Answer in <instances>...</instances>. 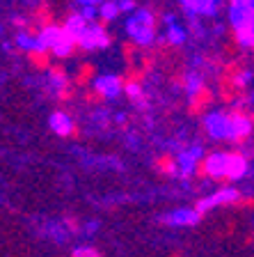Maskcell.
Returning <instances> with one entry per match:
<instances>
[{
	"mask_svg": "<svg viewBox=\"0 0 254 257\" xmlns=\"http://www.w3.org/2000/svg\"><path fill=\"white\" fill-rule=\"evenodd\" d=\"M160 26H163V19H156L151 12L142 10V12H138V14L133 16L131 21H128L126 30H128V35H131L135 42H140V44L147 46V44L156 42Z\"/></svg>",
	"mask_w": 254,
	"mask_h": 257,
	"instance_id": "obj_1",
	"label": "cell"
},
{
	"mask_svg": "<svg viewBox=\"0 0 254 257\" xmlns=\"http://www.w3.org/2000/svg\"><path fill=\"white\" fill-rule=\"evenodd\" d=\"M96 76V64L94 62H87V60H83V62L78 64V69H76V74H74V83L78 87H87L92 83V78Z\"/></svg>",
	"mask_w": 254,
	"mask_h": 257,
	"instance_id": "obj_14",
	"label": "cell"
},
{
	"mask_svg": "<svg viewBox=\"0 0 254 257\" xmlns=\"http://www.w3.org/2000/svg\"><path fill=\"white\" fill-rule=\"evenodd\" d=\"M30 19L37 23L42 30H48V28L55 26V14H53V10H51V5H48L46 0H42V3H37V5L32 7Z\"/></svg>",
	"mask_w": 254,
	"mask_h": 257,
	"instance_id": "obj_9",
	"label": "cell"
},
{
	"mask_svg": "<svg viewBox=\"0 0 254 257\" xmlns=\"http://www.w3.org/2000/svg\"><path fill=\"white\" fill-rule=\"evenodd\" d=\"M83 101L87 103V106H99V103H103L106 101V94L99 90V87H85V92H83Z\"/></svg>",
	"mask_w": 254,
	"mask_h": 257,
	"instance_id": "obj_23",
	"label": "cell"
},
{
	"mask_svg": "<svg viewBox=\"0 0 254 257\" xmlns=\"http://www.w3.org/2000/svg\"><path fill=\"white\" fill-rule=\"evenodd\" d=\"M183 7L192 14H213L217 0H183Z\"/></svg>",
	"mask_w": 254,
	"mask_h": 257,
	"instance_id": "obj_18",
	"label": "cell"
},
{
	"mask_svg": "<svg viewBox=\"0 0 254 257\" xmlns=\"http://www.w3.org/2000/svg\"><path fill=\"white\" fill-rule=\"evenodd\" d=\"M122 12V7H119V3H103L101 5V14L108 16V19H115L117 14Z\"/></svg>",
	"mask_w": 254,
	"mask_h": 257,
	"instance_id": "obj_24",
	"label": "cell"
},
{
	"mask_svg": "<svg viewBox=\"0 0 254 257\" xmlns=\"http://www.w3.org/2000/svg\"><path fill=\"white\" fill-rule=\"evenodd\" d=\"M204 128L213 138H231L233 134V119L227 115V110H220V112H211L206 119H204Z\"/></svg>",
	"mask_w": 254,
	"mask_h": 257,
	"instance_id": "obj_4",
	"label": "cell"
},
{
	"mask_svg": "<svg viewBox=\"0 0 254 257\" xmlns=\"http://www.w3.org/2000/svg\"><path fill=\"white\" fill-rule=\"evenodd\" d=\"M213 101H215V92H213L206 83H201L199 87H195V90L190 92L188 112H190L192 117H199V115H204V112L213 106Z\"/></svg>",
	"mask_w": 254,
	"mask_h": 257,
	"instance_id": "obj_3",
	"label": "cell"
},
{
	"mask_svg": "<svg viewBox=\"0 0 254 257\" xmlns=\"http://www.w3.org/2000/svg\"><path fill=\"white\" fill-rule=\"evenodd\" d=\"M247 172V156L243 152L233 150L224 154V175L217 179L220 184H229V182H236L240 177Z\"/></svg>",
	"mask_w": 254,
	"mask_h": 257,
	"instance_id": "obj_2",
	"label": "cell"
},
{
	"mask_svg": "<svg viewBox=\"0 0 254 257\" xmlns=\"http://www.w3.org/2000/svg\"><path fill=\"white\" fill-rule=\"evenodd\" d=\"M144 78H147V71L142 67H135V64H128L126 71L122 74V83H124V90L128 85H142Z\"/></svg>",
	"mask_w": 254,
	"mask_h": 257,
	"instance_id": "obj_17",
	"label": "cell"
},
{
	"mask_svg": "<svg viewBox=\"0 0 254 257\" xmlns=\"http://www.w3.org/2000/svg\"><path fill=\"white\" fill-rule=\"evenodd\" d=\"M119 7H122V12L124 10H133V7H135V3H133V0H119Z\"/></svg>",
	"mask_w": 254,
	"mask_h": 257,
	"instance_id": "obj_30",
	"label": "cell"
},
{
	"mask_svg": "<svg viewBox=\"0 0 254 257\" xmlns=\"http://www.w3.org/2000/svg\"><path fill=\"white\" fill-rule=\"evenodd\" d=\"M165 37H167L172 44H181V42H183V32H181V30H176V28H169V30H167V35H165Z\"/></svg>",
	"mask_w": 254,
	"mask_h": 257,
	"instance_id": "obj_27",
	"label": "cell"
},
{
	"mask_svg": "<svg viewBox=\"0 0 254 257\" xmlns=\"http://www.w3.org/2000/svg\"><path fill=\"white\" fill-rule=\"evenodd\" d=\"M206 163H208V175H211V179H220V177L224 175V154H208Z\"/></svg>",
	"mask_w": 254,
	"mask_h": 257,
	"instance_id": "obj_19",
	"label": "cell"
},
{
	"mask_svg": "<svg viewBox=\"0 0 254 257\" xmlns=\"http://www.w3.org/2000/svg\"><path fill=\"white\" fill-rule=\"evenodd\" d=\"M76 83L74 80H67L64 85H60V87H55V99H58L60 103H69L71 99L76 96Z\"/></svg>",
	"mask_w": 254,
	"mask_h": 257,
	"instance_id": "obj_21",
	"label": "cell"
},
{
	"mask_svg": "<svg viewBox=\"0 0 254 257\" xmlns=\"http://www.w3.org/2000/svg\"><path fill=\"white\" fill-rule=\"evenodd\" d=\"M240 198V193L236 191V188H220L217 193H213V195H208V198L199 200V202L195 204V209L199 211V214H206L208 209L213 207H233V202Z\"/></svg>",
	"mask_w": 254,
	"mask_h": 257,
	"instance_id": "obj_5",
	"label": "cell"
},
{
	"mask_svg": "<svg viewBox=\"0 0 254 257\" xmlns=\"http://www.w3.org/2000/svg\"><path fill=\"white\" fill-rule=\"evenodd\" d=\"M71 138H80V126L74 122V128H71Z\"/></svg>",
	"mask_w": 254,
	"mask_h": 257,
	"instance_id": "obj_31",
	"label": "cell"
},
{
	"mask_svg": "<svg viewBox=\"0 0 254 257\" xmlns=\"http://www.w3.org/2000/svg\"><path fill=\"white\" fill-rule=\"evenodd\" d=\"M48 80H51V90L55 92V87L64 85L69 76H67V69H64V64H53L51 69H48Z\"/></svg>",
	"mask_w": 254,
	"mask_h": 257,
	"instance_id": "obj_20",
	"label": "cell"
},
{
	"mask_svg": "<svg viewBox=\"0 0 254 257\" xmlns=\"http://www.w3.org/2000/svg\"><path fill=\"white\" fill-rule=\"evenodd\" d=\"M71 257H101V252L92 246H83V248H76V250L71 252Z\"/></svg>",
	"mask_w": 254,
	"mask_h": 257,
	"instance_id": "obj_25",
	"label": "cell"
},
{
	"mask_svg": "<svg viewBox=\"0 0 254 257\" xmlns=\"http://www.w3.org/2000/svg\"><path fill=\"white\" fill-rule=\"evenodd\" d=\"M201 216L197 209H179V211H172V214L160 216V223L163 225H197L201 220Z\"/></svg>",
	"mask_w": 254,
	"mask_h": 257,
	"instance_id": "obj_7",
	"label": "cell"
},
{
	"mask_svg": "<svg viewBox=\"0 0 254 257\" xmlns=\"http://www.w3.org/2000/svg\"><path fill=\"white\" fill-rule=\"evenodd\" d=\"M254 0H229V5H231V10H243V7H249Z\"/></svg>",
	"mask_w": 254,
	"mask_h": 257,
	"instance_id": "obj_29",
	"label": "cell"
},
{
	"mask_svg": "<svg viewBox=\"0 0 254 257\" xmlns=\"http://www.w3.org/2000/svg\"><path fill=\"white\" fill-rule=\"evenodd\" d=\"M124 94L128 96V101H131L133 106L138 108V110H147V106H149V94L144 92L142 85H128L126 90H124Z\"/></svg>",
	"mask_w": 254,
	"mask_h": 257,
	"instance_id": "obj_16",
	"label": "cell"
},
{
	"mask_svg": "<svg viewBox=\"0 0 254 257\" xmlns=\"http://www.w3.org/2000/svg\"><path fill=\"white\" fill-rule=\"evenodd\" d=\"M96 87H99V90L103 92L106 96H117V94H122V90H124L122 76H101V78L96 80Z\"/></svg>",
	"mask_w": 254,
	"mask_h": 257,
	"instance_id": "obj_13",
	"label": "cell"
},
{
	"mask_svg": "<svg viewBox=\"0 0 254 257\" xmlns=\"http://www.w3.org/2000/svg\"><path fill=\"white\" fill-rule=\"evenodd\" d=\"M83 44L87 46V51H99V48H108L112 44V35L103 28H96V26H90L85 35H80Z\"/></svg>",
	"mask_w": 254,
	"mask_h": 257,
	"instance_id": "obj_6",
	"label": "cell"
},
{
	"mask_svg": "<svg viewBox=\"0 0 254 257\" xmlns=\"http://www.w3.org/2000/svg\"><path fill=\"white\" fill-rule=\"evenodd\" d=\"M195 175H197V179H211L206 159H199V163H197V168H195Z\"/></svg>",
	"mask_w": 254,
	"mask_h": 257,
	"instance_id": "obj_26",
	"label": "cell"
},
{
	"mask_svg": "<svg viewBox=\"0 0 254 257\" xmlns=\"http://www.w3.org/2000/svg\"><path fill=\"white\" fill-rule=\"evenodd\" d=\"M154 166H156V170H158L160 175H167V177H174V175H179L181 172L179 159H176L172 152H163L160 156H156Z\"/></svg>",
	"mask_w": 254,
	"mask_h": 257,
	"instance_id": "obj_12",
	"label": "cell"
},
{
	"mask_svg": "<svg viewBox=\"0 0 254 257\" xmlns=\"http://www.w3.org/2000/svg\"><path fill=\"white\" fill-rule=\"evenodd\" d=\"M60 26H64L71 35L80 37V35H85L87 28H90V16L87 14H76V12H67V14H64V21L60 23Z\"/></svg>",
	"mask_w": 254,
	"mask_h": 257,
	"instance_id": "obj_11",
	"label": "cell"
},
{
	"mask_svg": "<svg viewBox=\"0 0 254 257\" xmlns=\"http://www.w3.org/2000/svg\"><path fill=\"white\" fill-rule=\"evenodd\" d=\"M140 48H142V44H140V42H135V39H126V42L122 44L124 60H126L128 64H133V60L140 58Z\"/></svg>",
	"mask_w": 254,
	"mask_h": 257,
	"instance_id": "obj_22",
	"label": "cell"
},
{
	"mask_svg": "<svg viewBox=\"0 0 254 257\" xmlns=\"http://www.w3.org/2000/svg\"><path fill=\"white\" fill-rule=\"evenodd\" d=\"M51 55H53V51L39 46V44L37 46H32L30 51H26V58H28V62H30V67L32 69H37V71H48L51 67H53Z\"/></svg>",
	"mask_w": 254,
	"mask_h": 257,
	"instance_id": "obj_8",
	"label": "cell"
},
{
	"mask_svg": "<svg viewBox=\"0 0 254 257\" xmlns=\"http://www.w3.org/2000/svg\"><path fill=\"white\" fill-rule=\"evenodd\" d=\"M197 163H199V147H188V150H181L179 154V168H181V179H188V177L195 172Z\"/></svg>",
	"mask_w": 254,
	"mask_h": 257,
	"instance_id": "obj_10",
	"label": "cell"
},
{
	"mask_svg": "<svg viewBox=\"0 0 254 257\" xmlns=\"http://www.w3.org/2000/svg\"><path fill=\"white\" fill-rule=\"evenodd\" d=\"M51 128H53L58 136H71V128H74V122H71V117L67 115V112L62 110H55L53 115H51Z\"/></svg>",
	"mask_w": 254,
	"mask_h": 257,
	"instance_id": "obj_15",
	"label": "cell"
},
{
	"mask_svg": "<svg viewBox=\"0 0 254 257\" xmlns=\"http://www.w3.org/2000/svg\"><path fill=\"white\" fill-rule=\"evenodd\" d=\"M233 207L236 209H252L254 207V198H238L236 202H233Z\"/></svg>",
	"mask_w": 254,
	"mask_h": 257,
	"instance_id": "obj_28",
	"label": "cell"
}]
</instances>
